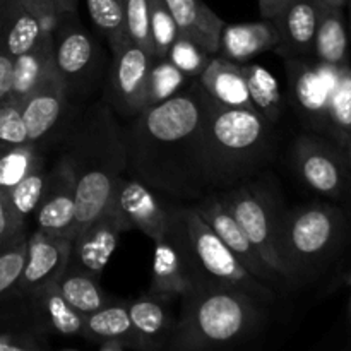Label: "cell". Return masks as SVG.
<instances>
[{
  "label": "cell",
  "mask_w": 351,
  "mask_h": 351,
  "mask_svg": "<svg viewBox=\"0 0 351 351\" xmlns=\"http://www.w3.org/2000/svg\"><path fill=\"white\" fill-rule=\"evenodd\" d=\"M209 103L194 77L180 93L127 120V173L175 202H195L208 194L202 144Z\"/></svg>",
  "instance_id": "obj_1"
},
{
  "label": "cell",
  "mask_w": 351,
  "mask_h": 351,
  "mask_svg": "<svg viewBox=\"0 0 351 351\" xmlns=\"http://www.w3.org/2000/svg\"><path fill=\"white\" fill-rule=\"evenodd\" d=\"M60 149L75 178L74 237L108 208L113 191L127 175L123 127L105 99L81 110Z\"/></svg>",
  "instance_id": "obj_2"
},
{
  "label": "cell",
  "mask_w": 351,
  "mask_h": 351,
  "mask_svg": "<svg viewBox=\"0 0 351 351\" xmlns=\"http://www.w3.org/2000/svg\"><path fill=\"white\" fill-rule=\"evenodd\" d=\"M276 156V125L256 110L209 103L202 144V168L209 192L223 191L263 173Z\"/></svg>",
  "instance_id": "obj_3"
},
{
  "label": "cell",
  "mask_w": 351,
  "mask_h": 351,
  "mask_svg": "<svg viewBox=\"0 0 351 351\" xmlns=\"http://www.w3.org/2000/svg\"><path fill=\"white\" fill-rule=\"evenodd\" d=\"M168 351L221 350L242 345L263 329L266 307L250 295L199 283L180 298Z\"/></svg>",
  "instance_id": "obj_4"
},
{
  "label": "cell",
  "mask_w": 351,
  "mask_h": 351,
  "mask_svg": "<svg viewBox=\"0 0 351 351\" xmlns=\"http://www.w3.org/2000/svg\"><path fill=\"white\" fill-rule=\"evenodd\" d=\"M351 240L350 223L336 202H312L287 209L281 252L290 290L321 276Z\"/></svg>",
  "instance_id": "obj_5"
},
{
  "label": "cell",
  "mask_w": 351,
  "mask_h": 351,
  "mask_svg": "<svg viewBox=\"0 0 351 351\" xmlns=\"http://www.w3.org/2000/svg\"><path fill=\"white\" fill-rule=\"evenodd\" d=\"M264 173L266 171L228 189L211 192L235 218L263 259L287 281L281 252V225L288 208L276 182Z\"/></svg>",
  "instance_id": "obj_6"
},
{
  "label": "cell",
  "mask_w": 351,
  "mask_h": 351,
  "mask_svg": "<svg viewBox=\"0 0 351 351\" xmlns=\"http://www.w3.org/2000/svg\"><path fill=\"white\" fill-rule=\"evenodd\" d=\"M178 218L184 228L189 250L204 281L242 291L264 305L274 304L278 297H281L276 288L254 276L233 256L232 250L216 235L215 230L202 219L192 202H178Z\"/></svg>",
  "instance_id": "obj_7"
},
{
  "label": "cell",
  "mask_w": 351,
  "mask_h": 351,
  "mask_svg": "<svg viewBox=\"0 0 351 351\" xmlns=\"http://www.w3.org/2000/svg\"><path fill=\"white\" fill-rule=\"evenodd\" d=\"M53 64L69 98L82 106L91 98L105 71L99 45L74 14H62L53 29Z\"/></svg>",
  "instance_id": "obj_8"
},
{
  "label": "cell",
  "mask_w": 351,
  "mask_h": 351,
  "mask_svg": "<svg viewBox=\"0 0 351 351\" xmlns=\"http://www.w3.org/2000/svg\"><path fill=\"white\" fill-rule=\"evenodd\" d=\"M290 161L297 177L311 191L336 204L345 199L348 189L345 153L331 139L304 130L291 144Z\"/></svg>",
  "instance_id": "obj_9"
},
{
  "label": "cell",
  "mask_w": 351,
  "mask_h": 351,
  "mask_svg": "<svg viewBox=\"0 0 351 351\" xmlns=\"http://www.w3.org/2000/svg\"><path fill=\"white\" fill-rule=\"evenodd\" d=\"M338 69L314 57L285 58L288 103L304 130L326 136L328 108Z\"/></svg>",
  "instance_id": "obj_10"
},
{
  "label": "cell",
  "mask_w": 351,
  "mask_h": 351,
  "mask_svg": "<svg viewBox=\"0 0 351 351\" xmlns=\"http://www.w3.org/2000/svg\"><path fill=\"white\" fill-rule=\"evenodd\" d=\"M84 106L69 98L57 72L23 101L27 143L40 149L60 147Z\"/></svg>",
  "instance_id": "obj_11"
},
{
  "label": "cell",
  "mask_w": 351,
  "mask_h": 351,
  "mask_svg": "<svg viewBox=\"0 0 351 351\" xmlns=\"http://www.w3.org/2000/svg\"><path fill=\"white\" fill-rule=\"evenodd\" d=\"M204 283L189 250L184 228L178 218V202L167 235L154 242L153 274L149 291L170 300H180L185 293Z\"/></svg>",
  "instance_id": "obj_12"
},
{
  "label": "cell",
  "mask_w": 351,
  "mask_h": 351,
  "mask_svg": "<svg viewBox=\"0 0 351 351\" xmlns=\"http://www.w3.org/2000/svg\"><path fill=\"white\" fill-rule=\"evenodd\" d=\"M110 53L112 64L106 72L105 101L119 119L130 120L146 108L147 75L153 55L132 41Z\"/></svg>",
  "instance_id": "obj_13"
},
{
  "label": "cell",
  "mask_w": 351,
  "mask_h": 351,
  "mask_svg": "<svg viewBox=\"0 0 351 351\" xmlns=\"http://www.w3.org/2000/svg\"><path fill=\"white\" fill-rule=\"evenodd\" d=\"M110 206L119 213L129 232L139 230L156 242L167 235L177 202L127 173L113 191Z\"/></svg>",
  "instance_id": "obj_14"
},
{
  "label": "cell",
  "mask_w": 351,
  "mask_h": 351,
  "mask_svg": "<svg viewBox=\"0 0 351 351\" xmlns=\"http://www.w3.org/2000/svg\"><path fill=\"white\" fill-rule=\"evenodd\" d=\"M194 208L197 209L199 215L202 216L206 223L215 230L216 235L225 242V245L228 247L233 252V256L250 271L256 278H259L264 283L271 285L273 288H276L281 295L283 291L290 290L287 285V281L263 259V256L259 254V250L256 249L252 242H250L249 237L245 235L242 228H240L239 223L235 221L232 215L225 209V206L218 201V197L215 195V192H208L206 195H202L201 199H197L195 202H192Z\"/></svg>",
  "instance_id": "obj_15"
},
{
  "label": "cell",
  "mask_w": 351,
  "mask_h": 351,
  "mask_svg": "<svg viewBox=\"0 0 351 351\" xmlns=\"http://www.w3.org/2000/svg\"><path fill=\"white\" fill-rule=\"evenodd\" d=\"M123 232H129V228L113 206L108 204L98 218L72 237L69 267L99 280L119 245V237Z\"/></svg>",
  "instance_id": "obj_16"
},
{
  "label": "cell",
  "mask_w": 351,
  "mask_h": 351,
  "mask_svg": "<svg viewBox=\"0 0 351 351\" xmlns=\"http://www.w3.org/2000/svg\"><path fill=\"white\" fill-rule=\"evenodd\" d=\"M21 311L26 315L31 329L45 338H81L84 315L71 307L60 295L57 285L21 291L16 295Z\"/></svg>",
  "instance_id": "obj_17"
},
{
  "label": "cell",
  "mask_w": 351,
  "mask_h": 351,
  "mask_svg": "<svg viewBox=\"0 0 351 351\" xmlns=\"http://www.w3.org/2000/svg\"><path fill=\"white\" fill-rule=\"evenodd\" d=\"M75 216V178L64 156L48 168L43 195L33 215L34 230L72 239Z\"/></svg>",
  "instance_id": "obj_18"
},
{
  "label": "cell",
  "mask_w": 351,
  "mask_h": 351,
  "mask_svg": "<svg viewBox=\"0 0 351 351\" xmlns=\"http://www.w3.org/2000/svg\"><path fill=\"white\" fill-rule=\"evenodd\" d=\"M72 239L62 235H51L41 230L27 233V256L21 278L19 293L34 288L57 285L64 274L71 257Z\"/></svg>",
  "instance_id": "obj_19"
},
{
  "label": "cell",
  "mask_w": 351,
  "mask_h": 351,
  "mask_svg": "<svg viewBox=\"0 0 351 351\" xmlns=\"http://www.w3.org/2000/svg\"><path fill=\"white\" fill-rule=\"evenodd\" d=\"M321 0H291L273 23L280 33V43L274 51L283 58L314 57V40L317 31Z\"/></svg>",
  "instance_id": "obj_20"
},
{
  "label": "cell",
  "mask_w": 351,
  "mask_h": 351,
  "mask_svg": "<svg viewBox=\"0 0 351 351\" xmlns=\"http://www.w3.org/2000/svg\"><path fill=\"white\" fill-rule=\"evenodd\" d=\"M171 302L151 291L127 300V312L139 338L141 351L168 350L177 322Z\"/></svg>",
  "instance_id": "obj_21"
},
{
  "label": "cell",
  "mask_w": 351,
  "mask_h": 351,
  "mask_svg": "<svg viewBox=\"0 0 351 351\" xmlns=\"http://www.w3.org/2000/svg\"><path fill=\"white\" fill-rule=\"evenodd\" d=\"M81 338L101 351H141L139 338L127 312V302L115 298L105 307L84 315Z\"/></svg>",
  "instance_id": "obj_22"
},
{
  "label": "cell",
  "mask_w": 351,
  "mask_h": 351,
  "mask_svg": "<svg viewBox=\"0 0 351 351\" xmlns=\"http://www.w3.org/2000/svg\"><path fill=\"white\" fill-rule=\"evenodd\" d=\"M197 79L206 95L216 105L254 110L242 64L228 60L221 55H213Z\"/></svg>",
  "instance_id": "obj_23"
},
{
  "label": "cell",
  "mask_w": 351,
  "mask_h": 351,
  "mask_svg": "<svg viewBox=\"0 0 351 351\" xmlns=\"http://www.w3.org/2000/svg\"><path fill=\"white\" fill-rule=\"evenodd\" d=\"M280 43V33L271 19H261L257 23L225 24L219 38L218 55L247 64L256 55L271 51Z\"/></svg>",
  "instance_id": "obj_24"
},
{
  "label": "cell",
  "mask_w": 351,
  "mask_h": 351,
  "mask_svg": "<svg viewBox=\"0 0 351 351\" xmlns=\"http://www.w3.org/2000/svg\"><path fill=\"white\" fill-rule=\"evenodd\" d=\"M178 27V34L195 41L208 53L218 55L225 21L202 0H165Z\"/></svg>",
  "instance_id": "obj_25"
},
{
  "label": "cell",
  "mask_w": 351,
  "mask_h": 351,
  "mask_svg": "<svg viewBox=\"0 0 351 351\" xmlns=\"http://www.w3.org/2000/svg\"><path fill=\"white\" fill-rule=\"evenodd\" d=\"M314 58L332 67L351 65V38L345 7L331 5L321 0Z\"/></svg>",
  "instance_id": "obj_26"
},
{
  "label": "cell",
  "mask_w": 351,
  "mask_h": 351,
  "mask_svg": "<svg viewBox=\"0 0 351 351\" xmlns=\"http://www.w3.org/2000/svg\"><path fill=\"white\" fill-rule=\"evenodd\" d=\"M53 74V33H47L33 48L14 57L10 98L23 103Z\"/></svg>",
  "instance_id": "obj_27"
},
{
  "label": "cell",
  "mask_w": 351,
  "mask_h": 351,
  "mask_svg": "<svg viewBox=\"0 0 351 351\" xmlns=\"http://www.w3.org/2000/svg\"><path fill=\"white\" fill-rule=\"evenodd\" d=\"M50 31L17 0H0V45L12 57L33 48Z\"/></svg>",
  "instance_id": "obj_28"
},
{
  "label": "cell",
  "mask_w": 351,
  "mask_h": 351,
  "mask_svg": "<svg viewBox=\"0 0 351 351\" xmlns=\"http://www.w3.org/2000/svg\"><path fill=\"white\" fill-rule=\"evenodd\" d=\"M242 71L245 75L247 89H249L254 110L263 115L267 122L278 125L287 110L280 82L266 67L259 64L247 62V64H242Z\"/></svg>",
  "instance_id": "obj_29"
},
{
  "label": "cell",
  "mask_w": 351,
  "mask_h": 351,
  "mask_svg": "<svg viewBox=\"0 0 351 351\" xmlns=\"http://www.w3.org/2000/svg\"><path fill=\"white\" fill-rule=\"evenodd\" d=\"M57 288L62 297L71 304V307L81 312L82 315L91 314L113 300L101 290L99 280L69 266L58 278Z\"/></svg>",
  "instance_id": "obj_30"
},
{
  "label": "cell",
  "mask_w": 351,
  "mask_h": 351,
  "mask_svg": "<svg viewBox=\"0 0 351 351\" xmlns=\"http://www.w3.org/2000/svg\"><path fill=\"white\" fill-rule=\"evenodd\" d=\"M324 137L339 147L351 139V65L339 67L336 72Z\"/></svg>",
  "instance_id": "obj_31"
},
{
  "label": "cell",
  "mask_w": 351,
  "mask_h": 351,
  "mask_svg": "<svg viewBox=\"0 0 351 351\" xmlns=\"http://www.w3.org/2000/svg\"><path fill=\"white\" fill-rule=\"evenodd\" d=\"M89 19L108 43L110 51L129 41L125 29V0H86Z\"/></svg>",
  "instance_id": "obj_32"
},
{
  "label": "cell",
  "mask_w": 351,
  "mask_h": 351,
  "mask_svg": "<svg viewBox=\"0 0 351 351\" xmlns=\"http://www.w3.org/2000/svg\"><path fill=\"white\" fill-rule=\"evenodd\" d=\"M48 168L50 167L47 165V158H43L40 163L31 168L29 173L24 175L12 189L7 191L10 206H12L14 213L24 225L27 223V219L33 218L34 211L40 204L45 184H47Z\"/></svg>",
  "instance_id": "obj_33"
},
{
  "label": "cell",
  "mask_w": 351,
  "mask_h": 351,
  "mask_svg": "<svg viewBox=\"0 0 351 351\" xmlns=\"http://www.w3.org/2000/svg\"><path fill=\"white\" fill-rule=\"evenodd\" d=\"M27 256V230L0 245V300L19 293L21 278Z\"/></svg>",
  "instance_id": "obj_34"
},
{
  "label": "cell",
  "mask_w": 351,
  "mask_h": 351,
  "mask_svg": "<svg viewBox=\"0 0 351 351\" xmlns=\"http://www.w3.org/2000/svg\"><path fill=\"white\" fill-rule=\"evenodd\" d=\"M191 81L192 77H187L184 72L178 71L167 57L153 58L149 75H147L146 108L175 96L182 89L187 88Z\"/></svg>",
  "instance_id": "obj_35"
},
{
  "label": "cell",
  "mask_w": 351,
  "mask_h": 351,
  "mask_svg": "<svg viewBox=\"0 0 351 351\" xmlns=\"http://www.w3.org/2000/svg\"><path fill=\"white\" fill-rule=\"evenodd\" d=\"M43 158H47V151L31 143L7 147L0 154V191L12 189Z\"/></svg>",
  "instance_id": "obj_36"
},
{
  "label": "cell",
  "mask_w": 351,
  "mask_h": 351,
  "mask_svg": "<svg viewBox=\"0 0 351 351\" xmlns=\"http://www.w3.org/2000/svg\"><path fill=\"white\" fill-rule=\"evenodd\" d=\"M153 58L167 57L168 48L178 36V27L165 0H147Z\"/></svg>",
  "instance_id": "obj_37"
},
{
  "label": "cell",
  "mask_w": 351,
  "mask_h": 351,
  "mask_svg": "<svg viewBox=\"0 0 351 351\" xmlns=\"http://www.w3.org/2000/svg\"><path fill=\"white\" fill-rule=\"evenodd\" d=\"M213 55L208 53L202 47H199L195 41L178 34L171 47L168 48L167 58L178 69L184 72L187 77H199L201 72L204 71L206 65L209 64Z\"/></svg>",
  "instance_id": "obj_38"
},
{
  "label": "cell",
  "mask_w": 351,
  "mask_h": 351,
  "mask_svg": "<svg viewBox=\"0 0 351 351\" xmlns=\"http://www.w3.org/2000/svg\"><path fill=\"white\" fill-rule=\"evenodd\" d=\"M0 143L5 147L27 143L26 125L23 119V103L7 98L0 103Z\"/></svg>",
  "instance_id": "obj_39"
},
{
  "label": "cell",
  "mask_w": 351,
  "mask_h": 351,
  "mask_svg": "<svg viewBox=\"0 0 351 351\" xmlns=\"http://www.w3.org/2000/svg\"><path fill=\"white\" fill-rule=\"evenodd\" d=\"M125 29L129 41L153 55L147 0H125Z\"/></svg>",
  "instance_id": "obj_40"
},
{
  "label": "cell",
  "mask_w": 351,
  "mask_h": 351,
  "mask_svg": "<svg viewBox=\"0 0 351 351\" xmlns=\"http://www.w3.org/2000/svg\"><path fill=\"white\" fill-rule=\"evenodd\" d=\"M24 228H26V225L14 213L7 192L0 191V245L12 240Z\"/></svg>",
  "instance_id": "obj_41"
},
{
  "label": "cell",
  "mask_w": 351,
  "mask_h": 351,
  "mask_svg": "<svg viewBox=\"0 0 351 351\" xmlns=\"http://www.w3.org/2000/svg\"><path fill=\"white\" fill-rule=\"evenodd\" d=\"M17 2L40 21L43 29L53 33V29L58 24V19H60V14H58L57 7H55L53 0H17Z\"/></svg>",
  "instance_id": "obj_42"
},
{
  "label": "cell",
  "mask_w": 351,
  "mask_h": 351,
  "mask_svg": "<svg viewBox=\"0 0 351 351\" xmlns=\"http://www.w3.org/2000/svg\"><path fill=\"white\" fill-rule=\"evenodd\" d=\"M12 71L14 57L0 45V103L10 98L12 89Z\"/></svg>",
  "instance_id": "obj_43"
},
{
  "label": "cell",
  "mask_w": 351,
  "mask_h": 351,
  "mask_svg": "<svg viewBox=\"0 0 351 351\" xmlns=\"http://www.w3.org/2000/svg\"><path fill=\"white\" fill-rule=\"evenodd\" d=\"M343 153H345L346 160V170H348V189H346V195L338 206H341V209L345 211L346 218L350 223V233H351V139L343 146Z\"/></svg>",
  "instance_id": "obj_44"
},
{
  "label": "cell",
  "mask_w": 351,
  "mask_h": 351,
  "mask_svg": "<svg viewBox=\"0 0 351 351\" xmlns=\"http://www.w3.org/2000/svg\"><path fill=\"white\" fill-rule=\"evenodd\" d=\"M259 2V12L263 19H273L288 2L291 0H257Z\"/></svg>",
  "instance_id": "obj_45"
},
{
  "label": "cell",
  "mask_w": 351,
  "mask_h": 351,
  "mask_svg": "<svg viewBox=\"0 0 351 351\" xmlns=\"http://www.w3.org/2000/svg\"><path fill=\"white\" fill-rule=\"evenodd\" d=\"M55 7H57L58 14H74L77 12L79 0H53Z\"/></svg>",
  "instance_id": "obj_46"
},
{
  "label": "cell",
  "mask_w": 351,
  "mask_h": 351,
  "mask_svg": "<svg viewBox=\"0 0 351 351\" xmlns=\"http://www.w3.org/2000/svg\"><path fill=\"white\" fill-rule=\"evenodd\" d=\"M345 10H346V17H348V27H350V38H351V0H346Z\"/></svg>",
  "instance_id": "obj_47"
},
{
  "label": "cell",
  "mask_w": 351,
  "mask_h": 351,
  "mask_svg": "<svg viewBox=\"0 0 351 351\" xmlns=\"http://www.w3.org/2000/svg\"><path fill=\"white\" fill-rule=\"evenodd\" d=\"M324 2L331 3V5H338V7H345L346 0H324Z\"/></svg>",
  "instance_id": "obj_48"
},
{
  "label": "cell",
  "mask_w": 351,
  "mask_h": 351,
  "mask_svg": "<svg viewBox=\"0 0 351 351\" xmlns=\"http://www.w3.org/2000/svg\"><path fill=\"white\" fill-rule=\"evenodd\" d=\"M7 149V147L5 146H3V144L2 143H0V154H2L3 153V151H5Z\"/></svg>",
  "instance_id": "obj_49"
},
{
  "label": "cell",
  "mask_w": 351,
  "mask_h": 351,
  "mask_svg": "<svg viewBox=\"0 0 351 351\" xmlns=\"http://www.w3.org/2000/svg\"><path fill=\"white\" fill-rule=\"evenodd\" d=\"M348 281H350V285H351V276H350V280H348ZM350 311H351V307H350Z\"/></svg>",
  "instance_id": "obj_50"
}]
</instances>
